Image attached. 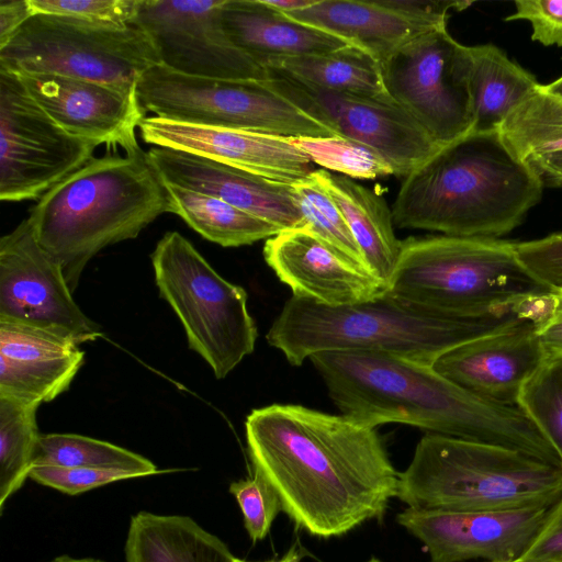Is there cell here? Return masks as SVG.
Returning a JSON list of instances; mask_svg holds the SVG:
<instances>
[{
    "label": "cell",
    "mask_w": 562,
    "mask_h": 562,
    "mask_svg": "<svg viewBox=\"0 0 562 562\" xmlns=\"http://www.w3.org/2000/svg\"><path fill=\"white\" fill-rule=\"evenodd\" d=\"M550 507L506 510H419L406 508L397 522L417 538L429 562H512L520 558Z\"/></svg>",
    "instance_id": "16"
},
{
    "label": "cell",
    "mask_w": 562,
    "mask_h": 562,
    "mask_svg": "<svg viewBox=\"0 0 562 562\" xmlns=\"http://www.w3.org/2000/svg\"><path fill=\"white\" fill-rule=\"evenodd\" d=\"M151 263L155 281L179 317L189 347L225 378L255 349L257 327L247 293L221 277L179 232L157 243Z\"/></svg>",
    "instance_id": "8"
},
{
    "label": "cell",
    "mask_w": 562,
    "mask_h": 562,
    "mask_svg": "<svg viewBox=\"0 0 562 562\" xmlns=\"http://www.w3.org/2000/svg\"><path fill=\"white\" fill-rule=\"evenodd\" d=\"M519 407L558 454L562 467V355H548L525 382Z\"/></svg>",
    "instance_id": "33"
},
{
    "label": "cell",
    "mask_w": 562,
    "mask_h": 562,
    "mask_svg": "<svg viewBox=\"0 0 562 562\" xmlns=\"http://www.w3.org/2000/svg\"><path fill=\"white\" fill-rule=\"evenodd\" d=\"M548 355H562V291H553L543 315L535 322Z\"/></svg>",
    "instance_id": "43"
},
{
    "label": "cell",
    "mask_w": 562,
    "mask_h": 562,
    "mask_svg": "<svg viewBox=\"0 0 562 562\" xmlns=\"http://www.w3.org/2000/svg\"><path fill=\"white\" fill-rule=\"evenodd\" d=\"M140 0H30L34 13H46L116 26L132 25Z\"/></svg>",
    "instance_id": "37"
},
{
    "label": "cell",
    "mask_w": 562,
    "mask_h": 562,
    "mask_svg": "<svg viewBox=\"0 0 562 562\" xmlns=\"http://www.w3.org/2000/svg\"><path fill=\"white\" fill-rule=\"evenodd\" d=\"M381 66L394 103L439 146L472 131L471 46L456 41L447 27L412 38Z\"/></svg>",
    "instance_id": "11"
},
{
    "label": "cell",
    "mask_w": 562,
    "mask_h": 562,
    "mask_svg": "<svg viewBox=\"0 0 562 562\" xmlns=\"http://www.w3.org/2000/svg\"><path fill=\"white\" fill-rule=\"evenodd\" d=\"M15 74V72H14ZM30 95L68 133L124 153L139 148L146 111L136 90L52 74H16Z\"/></svg>",
    "instance_id": "17"
},
{
    "label": "cell",
    "mask_w": 562,
    "mask_h": 562,
    "mask_svg": "<svg viewBox=\"0 0 562 562\" xmlns=\"http://www.w3.org/2000/svg\"><path fill=\"white\" fill-rule=\"evenodd\" d=\"M221 18L231 41L262 66L274 57L318 55L349 45L291 19L263 0H225Z\"/></svg>",
    "instance_id": "23"
},
{
    "label": "cell",
    "mask_w": 562,
    "mask_h": 562,
    "mask_svg": "<svg viewBox=\"0 0 562 562\" xmlns=\"http://www.w3.org/2000/svg\"><path fill=\"white\" fill-rule=\"evenodd\" d=\"M229 493L239 505L250 539L254 542L262 540L282 510L276 492L260 474L254 472L252 477L233 482Z\"/></svg>",
    "instance_id": "36"
},
{
    "label": "cell",
    "mask_w": 562,
    "mask_h": 562,
    "mask_svg": "<svg viewBox=\"0 0 562 562\" xmlns=\"http://www.w3.org/2000/svg\"><path fill=\"white\" fill-rule=\"evenodd\" d=\"M263 66L324 90L394 103L380 61L353 45L318 55L274 57Z\"/></svg>",
    "instance_id": "27"
},
{
    "label": "cell",
    "mask_w": 562,
    "mask_h": 562,
    "mask_svg": "<svg viewBox=\"0 0 562 562\" xmlns=\"http://www.w3.org/2000/svg\"><path fill=\"white\" fill-rule=\"evenodd\" d=\"M520 265L540 284L562 291V233L515 243Z\"/></svg>",
    "instance_id": "39"
},
{
    "label": "cell",
    "mask_w": 562,
    "mask_h": 562,
    "mask_svg": "<svg viewBox=\"0 0 562 562\" xmlns=\"http://www.w3.org/2000/svg\"><path fill=\"white\" fill-rule=\"evenodd\" d=\"M542 178L498 131L470 132L403 178L394 226L460 237L499 238L539 203Z\"/></svg>",
    "instance_id": "3"
},
{
    "label": "cell",
    "mask_w": 562,
    "mask_h": 562,
    "mask_svg": "<svg viewBox=\"0 0 562 562\" xmlns=\"http://www.w3.org/2000/svg\"><path fill=\"white\" fill-rule=\"evenodd\" d=\"M531 319L519 312L459 316L420 308L389 291L369 301L329 306L292 295L267 341L292 366L325 351H378L432 364L447 350Z\"/></svg>",
    "instance_id": "5"
},
{
    "label": "cell",
    "mask_w": 562,
    "mask_h": 562,
    "mask_svg": "<svg viewBox=\"0 0 562 562\" xmlns=\"http://www.w3.org/2000/svg\"><path fill=\"white\" fill-rule=\"evenodd\" d=\"M471 132L498 131L506 117L540 83L494 44L471 46Z\"/></svg>",
    "instance_id": "28"
},
{
    "label": "cell",
    "mask_w": 562,
    "mask_h": 562,
    "mask_svg": "<svg viewBox=\"0 0 562 562\" xmlns=\"http://www.w3.org/2000/svg\"><path fill=\"white\" fill-rule=\"evenodd\" d=\"M40 404L0 396V513L34 468Z\"/></svg>",
    "instance_id": "31"
},
{
    "label": "cell",
    "mask_w": 562,
    "mask_h": 562,
    "mask_svg": "<svg viewBox=\"0 0 562 562\" xmlns=\"http://www.w3.org/2000/svg\"><path fill=\"white\" fill-rule=\"evenodd\" d=\"M136 93L146 112L172 122L285 137L336 136L266 80L194 77L158 64L142 75Z\"/></svg>",
    "instance_id": "10"
},
{
    "label": "cell",
    "mask_w": 562,
    "mask_h": 562,
    "mask_svg": "<svg viewBox=\"0 0 562 562\" xmlns=\"http://www.w3.org/2000/svg\"><path fill=\"white\" fill-rule=\"evenodd\" d=\"M79 344L27 325L0 322V396L50 402L67 391L83 363Z\"/></svg>",
    "instance_id": "22"
},
{
    "label": "cell",
    "mask_w": 562,
    "mask_h": 562,
    "mask_svg": "<svg viewBox=\"0 0 562 562\" xmlns=\"http://www.w3.org/2000/svg\"><path fill=\"white\" fill-rule=\"evenodd\" d=\"M317 0H263L269 7L282 12L292 13L313 5Z\"/></svg>",
    "instance_id": "46"
},
{
    "label": "cell",
    "mask_w": 562,
    "mask_h": 562,
    "mask_svg": "<svg viewBox=\"0 0 562 562\" xmlns=\"http://www.w3.org/2000/svg\"><path fill=\"white\" fill-rule=\"evenodd\" d=\"M138 476L124 470L54 465H35L30 473V479L34 482L68 495L82 494L110 483Z\"/></svg>",
    "instance_id": "38"
},
{
    "label": "cell",
    "mask_w": 562,
    "mask_h": 562,
    "mask_svg": "<svg viewBox=\"0 0 562 562\" xmlns=\"http://www.w3.org/2000/svg\"><path fill=\"white\" fill-rule=\"evenodd\" d=\"M286 15L361 48L381 65L408 41L431 31L387 9L380 0H317Z\"/></svg>",
    "instance_id": "24"
},
{
    "label": "cell",
    "mask_w": 562,
    "mask_h": 562,
    "mask_svg": "<svg viewBox=\"0 0 562 562\" xmlns=\"http://www.w3.org/2000/svg\"><path fill=\"white\" fill-rule=\"evenodd\" d=\"M267 85L336 135L370 146L389 162L393 175L405 178L440 147L402 108L333 92L268 69Z\"/></svg>",
    "instance_id": "15"
},
{
    "label": "cell",
    "mask_w": 562,
    "mask_h": 562,
    "mask_svg": "<svg viewBox=\"0 0 562 562\" xmlns=\"http://www.w3.org/2000/svg\"><path fill=\"white\" fill-rule=\"evenodd\" d=\"M0 322L44 329L77 344L102 336L72 297L59 262L29 218L0 239Z\"/></svg>",
    "instance_id": "14"
},
{
    "label": "cell",
    "mask_w": 562,
    "mask_h": 562,
    "mask_svg": "<svg viewBox=\"0 0 562 562\" xmlns=\"http://www.w3.org/2000/svg\"><path fill=\"white\" fill-rule=\"evenodd\" d=\"M498 132L512 151L537 172L562 156V97L539 85Z\"/></svg>",
    "instance_id": "30"
},
{
    "label": "cell",
    "mask_w": 562,
    "mask_h": 562,
    "mask_svg": "<svg viewBox=\"0 0 562 562\" xmlns=\"http://www.w3.org/2000/svg\"><path fill=\"white\" fill-rule=\"evenodd\" d=\"M225 0H140L132 25L150 40L160 65L179 74L235 80L269 78L268 69L226 34Z\"/></svg>",
    "instance_id": "13"
},
{
    "label": "cell",
    "mask_w": 562,
    "mask_h": 562,
    "mask_svg": "<svg viewBox=\"0 0 562 562\" xmlns=\"http://www.w3.org/2000/svg\"><path fill=\"white\" fill-rule=\"evenodd\" d=\"M544 87L548 91L562 97V76L560 78H558L557 80H554L548 85H544Z\"/></svg>",
    "instance_id": "49"
},
{
    "label": "cell",
    "mask_w": 562,
    "mask_h": 562,
    "mask_svg": "<svg viewBox=\"0 0 562 562\" xmlns=\"http://www.w3.org/2000/svg\"><path fill=\"white\" fill-rule=\"evenodd\" d=\"M48 562H105L100 559L94 558H74L68 554H63L54 558L53 560Z\"/></svg>",
    "instance_id": "48"
},
{
    "label": "cell",
    "mask_w": 562,
    "mask_h": 562,
    "mask_svg": "<svg viewBox=\"0 0 562 562\" xmlns=\"http://www.w3.org/2000/svg\"><path fill=\"white\" fill-rule=\"evenodd\" d=\"M146 144L201 155L260 177L292 184L315 169L291 137L145 117L139 125Z\"/></svg>",
    "instance_id": "19"
},
{
    "label": "cell",
    "mask_w": 562,
    "mask_h": 562,
    "mask_svg": "<svg viewBox=\"0 0 562 562\" xmlns=\"http://www.w3.org/2000/svg\"><path fill=\"white\" fill-rule=\"evenodd\" d=\"M310 360L341 415L360 424H406L428 434L515 449L562 468L519 407L486 401L431 364L358 350L318 352Z\"/></svg>",
    "instance_id": "2"
},
{
    "label": "cell",
    "mask_w": 562,
    "mask_h": 562,
    "mask_svg": "<svg viewBox=\"0 0 562 562\" xmlns=\"http://www.w3.org/2000/svg\"><path fill=\"white\" fill-rule=\"evenodd\" d=\"M396 497L419 510L551 507L562 497V468L515 449L427 434L400 473Z\"/></svg>",
    "instance_id": "7"
},
{
    "label": "cell",
    "mask_w": 562,
    "mask_h": 562,
    "mask_svg": "<svg viewBox=\"0 0 562 562\" xmlns=\"http://www.w3.org/2000/svg\"><path fill=\"white\" fill-rule=\"evenodd\" d=\"M99 145L64 130L0 68V200H38L93 158Z\"/></svg>",
    "instance_id": "12"
},
{
    "label": "cell",
    "mask_w": 562,
    "mask_h": 562,
    "mask_svg": "<svg viewBox=\"0 0 562 562\" xmlns=\"http://www.w3.org/2000/svg\"><path fill=\"white\" fill-rule=\"evenodd\" d=\"M160 64L148 36L116 26L34 13L0 48V68L52 74L136 90L142 75Z\"/></svg>",
    "instance_id": "9"
},
{
    "label": "cell",
    "mask_w": 562,
    "mask_h": 562,
    "mask_svg": "<svg viewBox=\"0 0 562 562\" xmlns=\"http://www.w3.org/2000/svg\"><path fill=\"white\" fill-rule=\"evenodd\" d=\"M313 164L351 179H375L393 175L384 157L370 146L340 135L291 137Z\"/></svg>",
    "instance_id": "34"
},
{
    "label": "cell",
    "mask_w": 562,
    "mask_h": 562,
    "mask_svg": "<svg viewBox=\"0 0 562 562\" xmlns=\"http://www.w3.org/2000/svg\"><path fill=\"white\" fill-rule=\"evenodd\" d=\"M512 562H517V561H512Z\"/></svg>",
    "instance_id": "51"
},
{
    "label": "cell",
    "mask_w": 562,
    "mask_h": 562,
    "mask_svg": "<svg viewBox=\"0 0 562 562\" xmlns=\"http://www.w3.org/2000/svg\"><path fill=\"white\" fill-rule=\"evenodd\" d=\"M389 292L404 303L442 314L519 312L536 321L553 293L520 265L515 243L449 235L402 240Z\"/></svg>",
    "instance_id": "6"
},
{
    "label": "cell",
    "mask_w": 562,
    "mask_h": 562,
    "mask_svg": "<svg viewBox=\"0 0 562 562\" xmlns=\"http://www.w3.org/2000/svg\"><path fill=\"white\" fill-rule=\"evenodd\" d=\"M526 319L460 344L434 362L432 368L467 391L503 405L517 406L525 382L547 356Z\"/></svg>",
    "instance_id": "20"
},
{
    "label": "cell",
    "mask_w": 562,
    "mask_h": 562,
    "mask_svg": "<svg viewBox=\"0 0 562 562\" xmlns=\"http://www.w3.org/2000/svg\"><path fill=\"white\" fill-rule=\"evenodd\" d=\"M170 212L166 183L139 147L124 155L93 157L45 192L27 218L74 292L92 257L136 238Z\"/></svg>",
    "instance_id": "4"
},
{
    "label": "cell",
    "mask_w": 562,
    "mask_h": 562,
    "mask_svg": "<svg viewBox=\"0 0 562 562\" xmlns=\"http://www.w3.org/2000/svg\"><path fill=\"white\" fill-rule=\"evenodd\" d=\"M263 257L293 295L329 305H350L389 291L367 267L330 247L306 226L268 238Z\"/></svg>",
    "instance_id": "18"
},
{
    "label": "cell",
    "mask_w": 562,
    "mask_h": 562,
    "mask_svg": "<svg viewBox=\"0 0 562 562\" xmlns=\"http://www.w3.org/2000/svg\"><path fill=\"white\" fill-rule=\"evenodd\" d=\"M368 562H380V561L378 559H375V558H372Z\"/></svg>",
    "instance_id": "50"
},
{
    "label": "cell",
    "mask_w": 562,
    "mask_h": 562,
    "mask_svg": "<svg viewBox=\"0 0 562 562\" xmlns=\"http://www.w3.org/2000/svg\"><path fill=\"white\" fill-rule=\"evenodd\" d=\"M517 562H562V497L549 508L540 530Z\"/></svg>",
    "instance_id": "42"
},
{
    "label": "cell",
    "mask_w": 562,
    "mask_h": 562,
    "mask_svg": "<svg viewBox=\"0 0 562 562\" xmlns=\"http://www.w3.org/2000/svg\"><path fill=\"white\" fill-rule=\"evenodd\" d=\"M33 14L30 0H0V48Z\"/></svg>",
    "instance_id": "44"
},
{
    "label": "cell",
    "mask_w": 562,
    "mask_h": 562,
    "mask_svg": "<svg viewBox=\"0 0 562 562\" xmlns=\"http://www.w3.org/2000/svg\"><path fill=\"white\" fill-rule=\"evenodd\" d=\"M312 175L345 217L368 269L389 289L402 240L395 236L392 211L384 198L347 176L325 169H315Z\"/></svg>",
    "instance_id": "25"
},
{
    "label": "cell",
    "mask_w": 562,
    "mask_h": 562,
    "mask_svg": "<svg viewBox=\"0 0 562 562\" xmlns=\"http://www.w3.org/2000/svg\"><path fill=\"white\" fill-rule=\"evenodd\" d=\"M254 472L296 527L338 537L381 518L397 496L396 472L375 428L295 404L256 408L245 422Z\"/></svg>",
    "instance_id": "1"
},
{
    "label": "cell",
    "mask_w": 562,
    "mask_h": 562,
    "mask_svg": "<svg viewBox=\"0 0 562 562\" xmlns=\"http://www.w3.org/2000/svg\"><path fill=\"white\" fill-rule=\"evenodd\" d=\"M537 172L543 183L562 187V156L544 164Z\"/></svg>",
    "instance_id": "45"
},
{
    "label": "cell",
    "mask_w": 562,
    "mask_h": 562,
    "mask_svg": "<svg viewBox=\"0 0 562 562\" xmlns=\"http://www.w3.org/2000/svg\"><path fill=\"white\" fill-rule=\"evenodd\" d=\"M301 557H302L301 553L299 552L296 546L294 544L288 550L285 555L283 558H281L280 560H271V561H263V562H300ZM233 562H251V561L241 560V559H238L235 557Z\"/></svg>",
    "instance_id": "47"
},
{
    "label": "cell",
    "mask_w": 562,
    "mask_h": 562,
    "mask_svg": "<svg viewBox=\"0 0 562 562\" xmlns=\"http://www.w3.org/2000/svg\"><path fill=\"white\" fill-rule=\"evenodd\" d=\"M125 562H233L234 555L218 537L189 516L146 510L130 519Z\"/></svg>",
    "instance_id": "26"
},
{
    "label": "cell",
    "mask_w": 562,
    "mask_h": 562,
    "mask_svg": "<svg viewBox=\"0 0 562 562\" xmlns=\"http://www.w3.org/2000/svg\"><path fill=\"white\" fill-rule=\"evenodd\" d=\"M505 21H528L531 40L544 46L562 47V0H516Z\"/></svg>",
    "instance_id": "40"
},
{
    "label": "cell",
    "mask_w": 562,
    "mask_h": 562,
    "mask_svg": "<svg viewBox=\"0 0 562 562\" xmlns=\"http://www.w3.org/2000/svg\"><path fill=\"white\" fill-rule=\"evenodd\" d=\"M147 157L167 184L218 198L280 231L304 226L292 184L168 147L154 146Z\"/></svg>",
    "instance_id": "21"
},
{
    "label": "cell",
    "mask_w": 562,
    "mask_h": 562,
    "mask_svg": "<svg viewBox=\"0 0 562 562\" xmlns=\"http://www.w3.org/2000/svg\"><path fill=\"white\" fill-rule=\"evenodd\" d=\"M292 189L304 226L352 261L367 267L345 217L313 175L292 183Z\"/></svg>",
    "instance_id": "35"
},
{
    "label": "cell",
    "mask_w": 562,
    "mask_h": 562,
    "mask_svg": "<svg viewBox=\"0 0 562 562\" xmlns=\"http://www.w3.org/2000/svg\"><path fill=\"white\" fill-rule=\"evenodd\" d=\"M171 212L205 239L223 247L250 245L281 231L218 198L167 184Z\"/></svg>",
    "instance_id": "29"
},
{
    "label": "cell",
    "mask_w": 562,
    "mask_h": 562,
    "mask_svg": "<svg viewBox=\"0 0 562 562\" xmlns=\"http://www.w3.org/2000/svg\"><path fill=\"white\" fill-rule=\"evenodd\" d=\"M35 465L64 468L115 469L147 476L165 471L147 458L108 441L76 435H41L35 454Z\"/></svg>",
    "instance_id": "32"
},
{
    "label": "cell",
    "mask_w": 562,
    "mask_h": 562,
    "mask_svg": "<svg viewBox=\"0 0 562 562\" xmlns=\"http://www.w3.org/2000/svg\"><path fill=\"white\" fill-rule=\"evenodd\" d=\"M380 2L429 30L447 27L451 11L465 10L473 3L450 0H380Z\"/></svg>",
    "instance_id": "41"
}]
</instances>
